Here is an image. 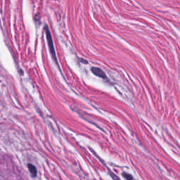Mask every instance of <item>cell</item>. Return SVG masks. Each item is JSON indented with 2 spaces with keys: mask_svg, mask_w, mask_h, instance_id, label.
<instances>
[{
  "mask_svg": "<svg viewBox=\"0 0 180 180\" xmlns=\"http://www.w3.org/2000/svg\"><path fill=\"white\" fill-rule=\"evenodd\" d=\"M45 30L46 32V36H47V42H48L49 48V50H50V53H51V56H52L53 59H54V60L55 61V62L57 63V59H56V54H55V50H54V43H53L52 37H51V33H50L49 30V27L47 25L45 26Z\"/></svg>",
  "mask_w": 180,
  "mask_h": 180,
  "instance_id": "cell-1",
  "label": "cell"
},
{
  "mask_svg": "<svg viewBox=\"0 0 180 180\" xmlns=\"http://www.w3.org/2000/svg\"><path fill=\"white\" fill-rule=\"evenodd\" d=\"M91 72L95 75L98 76V77H101V78H104V79L107 78V77H106L105 73L103 72L101 69H100V68H96V67H93V68L91 69Z\"/></svg>",
  "mask_w": 180,
  "mask_h": 180,
  "instance_id": "cell-2",
  "label": "cell"
},
{
  "mask_svg": "<svg viewBox=\"0 0 180 180\" xmlns=\"http://www.w3.org/2000/svg\"><path fill=\"white\" fill-rule=\"evenodd\" d=\"M27 167H28V170L30 171V174L33 177H36L37 173V170L35 166L33 164H28L27 165Z\"/></svg>",
  "mask_w": 180,
  "mask_h": 180,
  "instance_id": "cell-3",
  "label": "cell"
},
{
  "mask_svg": "<svg viewBox=\"0 0 180 180\" xmlns=\"http://www.w3.org/2000/svg\"><path fill=\"white\" fill-rule=\"evenodd\" d=\"M122 175H123L127 180H133V177H132V175H129V174L126 173V172H123V173L122 174Z\"/></svg>",
  "mask_w": 180,
  "mask_h": 180,
  "instance_id": "cell-4",
  "label": "cell"
},
{
  "mask_svg": "<svg viewBox=\"0 0 180 180\" xmlns=\"http://www.w3.org/2000/svg\"><path fill=\"white\" fill-rule=\"evenodd\" d=\"M111 177H112V179H113V180H120V178L117 177L116 175H114V174L111 173Z\"/></svg>",
  "mask_w": 180,
  "mask_h": 180,
  "instance_id": "cell-5",
  "label": "cell"
}]
</instances>
